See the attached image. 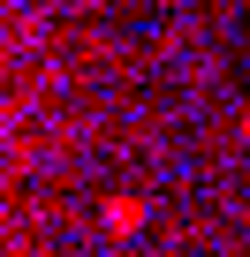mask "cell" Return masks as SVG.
Listing matches in <instances>:
<instances>
[{
    "label": "cell",
    "instance_id": "obj_2",
    "mask_svg": "<svg viewBox=\"0 0 250 257\" xmlns=\"http://www.w3.org/2000/svg\"><path fill=\"white\" fill-rule=\"evenodd\" d=\"M235 137H242V144H250V113H242V121H235Z\"/></svg>",
    "mask_w": 250,
    "mask_h": 257
},
{
    "label": "cell",
    "instance_id": "obj_1",
    "mask_svg": "<svg viewBox=\"0 0 250 257\" xmlns=\"http://www.w3.org/2000/svg\"><path fill=\"white\" fill-rule=\"evenodd\" d=\"M99 219H106V234H137V227H144V204H137V197H106Z\"/></svg>",
    "mask_w": 250,
    "mask_h": 257
}]
</instances>
